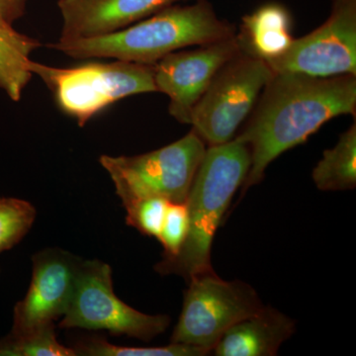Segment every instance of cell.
I'll list each match as a JSON object with an SVG mask.
<instances>
[{"label":"cell","mask_w":356,"mask_h":356,"mask_svg":"<svg viewBox=\"0 0 356 356\" xmlns=\"http://www.w3.org/2000/svg\"><path fill=\"white\" fill-rule=\"evenodd\" d=\"M356 112V76L314 77L273 72L247 125L236 136L250 147L252 163L242 194L261 184L268 165L304 144L324 124Z\"/></svg>","instance_id":"cell-1"},{"label":"cell","mask_w":356,"mask_h":356,"mask_svg":"<svg viewBox=\"0 0 356 356\" xmlns=\"http://www.w3.org/2000/svg\"><path fill=\"white\" fill-rule=\"evenodd\" d=\"M235 26L218 17L207 0L166 7L125 29L95 38L60 40L47 47L70 58H114L154 65L173 51L235 36Z\"/></svg>","instance_id":"cell-2"},{"label":"cell","mask_w":356,"mask_h":356,"mask_svg":"<svg viewBox=\"0 0 356 356\" xmlns=\"http://www.w3.org/2000/svg\"><path fill=\"white\" fill-rule=\"evenodd\" d=\"M250 163V147L238 138L207 147L185 201L188 213L186 238L177 255L163 257L154 266L156 273L175 274L186 282L214 273L211 264L213 240L232 199L248 177Z\"/></svg>","instance_id":"cell-3"},{"label":"cell","mask_w":356,"mask_h":356,"mask_svg":"<svg viewBox=\"0 0 356 356\" xmlns=\"http://www.w3.org/2000/svg\"><path fill=\"white\" fill-rule=\"evenodd\" d=\"M29 70L46 83L58 108L74 118L79 127L119 100L156 91L152 65L115 60L56 67L31 60Z\"/></svg>","instance_id":"cell-4"},{"label":"cell","mask_w":356,"mask_h":356,"mask_svg":"<svg viewBox=\"0 0 356 356\" xmlns=\"http://www.w3.org/2000/svg\"><path fill=\"white\" fill-rule=\"evenodd\" d=\"M273 76L264 60L238 53L219 70L194 107L192 130L209 146L233 140Z\"/></svg>","instance_id":"cell-5"},{"label":"cell","mask_w":356,"mask_h":356,"mask_svg":"<svg viewBox=\"0 0 356 356\" xmlns=\"http://www.w3.org/2000/svg\"><path fill=\"white\" fill-rule=\"evenodd\" d=\"M168 315H147L124 303L113 289L112 269L97 259L81 261L76 288L58 327L107 331L149 341L168 329Z\"/></svg>","instance_id":"cell-6"},{"label":"cell","mask_w":356,"mask_h":356,"mask_svg":"<svg viewBox=\"0 0 356 356\" xmlns=\"http://www.w3.org/2000/svg\"><path fill=\"white\" fill-rule=\"evenodd\" d=\"M187 284L170 343L198 346L211 353L229 327L264 306L250 284L222 280L215 271L196 276Z\"/></svg>","instance_id":"cell-7"},{"label":"cell","mask_w":356,"mask_h":356,"mask_svg":"<svg viewBox=\"0 0 356 356\" xmlns=\"http://www.w3.org/2000/svg\"><path fill=\"white\" fill-rule=\"evenodd\" d=\"M206 149L205 142L191 130L156 151L133 156L104 154L100 163L114 184L170 203H185Z\"/></svg>","instance_id":"cell-8"},{"label":"cell","mask_w":356,"mask_h":356,"mask_svg":"<svg viewBox=\"0 0 356 356\" xmlns=\"http://www.w3.org/2000/svg\"><path fill=\"white\" fill-rule=\"evenodd\" d=\"M273 72L314 77L356 76V0H332L330 17L266 62Z\"/></svg>","instance_id":"cell-9"},{"label":"cell","mask_w":356,"mask_h":356,"mask_svg":"<svg viewBox=\"0 0 356 356\" xmlns=\"http://www.w3.org/2000/svg\"><path fill=\"white\" fill-rule=\"evenodd\" d=\"M236 35L194 50L173 51L154 65L156 91L170 98L168 111L175 120L191 124L194 107L217 72L242 51Z\"/></svg>","instance_id":"cell-10"},{"label":"cell","mask_w":356,"mask_h":356,"mask_svg":"<svg viewBox=\"0 0 356 356\" xmlns=\"http://www.w3.org/2000/svg\"><path fill=\"white\" fill-rule=\"evenodd\" d=\"M83 259L60 248L33 255L31 284L14 308L13 332L54 324L67 311Z\"/></svg>","instance_id":"cell-11"},{"label":"cell","mask_w":356,"mask_h":356,"mask_svg":"<svg viewBox=\"0 0 356 356\" xmlns=\"http://www.w3.org/2000/svg\"><path fill=\"white\" fill-rule=\"evenodd\" d=\"M178 0H58L60 40L105 36L154 15Z\"/></svg>","instance_id":"cell-12"},{"label":"cell","mask_w":356,"mask_h":356,"mask_svg":"<svg viewBox=\"0 0 356 356\" xmlns=\"http://www.w3.org/2000/svg\"><path fill=\"white\" fill-rule=\"evenodd\" d=\"M295 331L294 320L273 307L264 306L229 327L212 353L217 356H274Z\"/></svg>","instance_id":"cell-13"},{"label":"cell","mask_w":356,"mask_h":356,"mask_svg":"<svg viewBox=\"0 0 356 356\" xmlns=\"http://www.w3.org/2000/svg\"><path fill=\"white\" fill-rule=\"evenodd\" d=\"M292 17L280 3L270 2L243 16L240 34L241 51L264 62L284 54L292 44Z\"/></svg>","instance_id":"cell-14"},{"label":"cell","mask_w":356,"mask_h":356,"mask_svg":"<svg viewBox=\"0 0 356 356\" xmlns=\"http://www.w3.org/2000/svg\"><path fill=\"white\" fill-rule=\"evenodd\" d=\"M42 46L38 40L16 31L13 26L0 24V88L13 102H19L31 81L30 56Z\"/></svg>","instance_id":"cell-15"},{"label":"cell","mask_w":356,"mask_h":356,"mask_svg":"<svg viewBox=\"0 0 356 356\" xmlns=\"http://www.w3.org/2000/svg\"><path fill=\"white\" fill-rule=\"evenodd\" d=\"M322 191H353L356 186V124L341 134L339 142L327 149L312 173Z\"/></svg>","instance_id":"cell-16"},{"label":"cell","mask_w":356,"mask_h":356,"mask_svg":"<svg viewBox=\"0 0 356 356\" xmlns=\"http://www.w3.org/2000/svg\"><path fill=\"white\" fill-rule=\"evenodd\" d=\"M115 189L127 213L129 226L143 235L158 238L170 202L159 196L137 193L121 185H115Z\"/></svg>","instance_id":"cell-17"},{"label":"cell","mask_w":356,"mask_h":356,"mask_svg":"<svg viewBox=\"0 0 356 356\" xmlns=\"http://www.w3.org/2000/svg\"><path fill=\"white\" fill-rule=\"evenodd\" d=\"M0 356H76L72 348L58 343L55 324L32 331L13 332L0 339Z\"/></svg>","instance_id":"cell-18"},{"label":"cell","mask_w":356,"mask_h":356,"mask_svg":"<svg viewBox=\"0 0 356 356\" xmlns=\"http://www.w3.org/2000/svg\"><path fill=\"white\" fill-rule=\"evenodd\" d=\"M72 348L76 355L83 356H204L210 353L198 346L173 343L161 348H129L100 337L81 339Z\"/></svg>","instance_id":"cell-19"},{"label":"cell","mask_w":356,"mask_h":356,"mask_svg":"<svg viewBox=\"0 0 356 356\" xmlns=\"http://www.w3.org/2000/svg\"><path fill=\"white\" fill-rule=\"evenodd\" d=\"M36 219V209L22 199L0 197V252L22 240Z\"/></svg>","instance_id":"cell-20"},{"label":"cell","mask_w":356,"mask_h":356,"mask_svg":"<svg viewBox=\"0 0 356 356\" xmlns=\"http://www.w3.org/2000/svg\"><path fill=\"white\" fill-rule=\"evenodd\" d=\"M188 232V213L185 203H168L158 240L163 247V259L178 254Z\"/></svg>","instance_id":"cell-21"},{"label":"cell","mask_w":356,"mask_h":356,"mask_svg":"<svg viewBox=\"0 0 356 356\" xmlns=\"http://www.w3.org/2000/svg\"><path fill=\"white\" fill-rule=\"evenodd\" d=\"M28 0H0V24L13 26L24 15Z\"/></svg>","instance_id":"cell-22"}]
</instances>
